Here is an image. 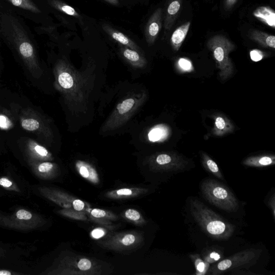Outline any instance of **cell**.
I'll return each instance as SVG.
<instances>
[{
    "mask_svg": "<svg viewBox=\"0 0 275 275\" xmlns=\"http://www.w3.org/2000/svg\"><path fill=\"white\" fill-rule=\"evenodd\" d=\"M190 212L195 220L210 237L226 240L233 235L235 226L223 219L200 201L191 199Z\"/></svg>",
    "mask_w": 275,
    "mask_h": 275,
    "instance_id": "cell-1",
    "label": "cell"
},
{
    "mask_svg": "<svg viewBox=\"0 0 275 275\" xmlns=\"http://www.w3.org/2000/svg\"><path fill=\"white\" fill-rule=\"evenodd\" d=\"M112 271V266L105 262L69 251L64 253L55 272L63 275H101Z\"/></svg>",
    "mask_w": 275,
    "mask_h": 275,
    "instance_id": "cell-2",
    "label": "cell"
},
{
    "mask_svg": "<svg viewBox=\"0 0 275 275\" xmlns=\"http://www.w3.org/2000/svg\"><path fill=\"white\" fill-rule=\"evenodd\" d=\"M10 23L11 42L31 74L40 77L42 71L33 44L20 24L12 20Z\"/></svg>",
    "mask_w": 275,
    "mask_h": 275,
    "instance_id": "cell-3",
    "label": "cell"
},
{
    "mask_svg": "<svg viewBox=\"0 0 275 275\" xmlns=\"http://www.w3.org/2000/svg\"><path fill=\"white\" fill-rule=\"evenodd\" d=\"M200 188L205 199L217 208L228 213L238 210L237 198L225 184L214 179L207 178L201 182Z\"/></svg>",
    "mask_w": 275,
    "mask_h": 275,
    "instance_id": "cell-4",
    "label": "cell"
},
{
    "mask_svg": "<svg viewBox=\"0 0 275 275\" xmlns=\"http://www.w3.org/2000/svg\"><path fill=\"white\" fill-rule=\"evenodd\" d=\"M208 47L213 53L220 78L222 81L227 80L234 72L233 63L229 55L234 50V45L225 37L217 35L210 38Z\"/></svg>",
    "mask_w": 275,
    "mask_h": 275,
    "instance_id": "cell-5",
    "label": "cell"
},
{
    "mask_svg": "<svg viewBox=\"0 0 275 275\" xmlns=\"http://www.w3.org/2000/svg\"><path fill=\"white\" fill-rule=\"evenodd\" d=\"M44 193L51 201L54 202L63 209H73L80 212H85L88 216L90 221L105 227L113 230L115 226L111 221L96 219L91 215L93 208L87 202L78 199L65 192L57 189H46Z\"/></svg>",
    "mask_w": 275,
    "mask_h": 275,
    "instance_id": "cell-6",
    "label": "cell"
},
{
    "mask_svg": "<svg viewBox=\"0 0 275 275\" xmlns=\"http://www.w3.org/2000/svg\"><path fill=\"white\" fill-rule=\"evenodd\" d=\"M261 249H247L222 260L209 268L208 274L219 275L238 269L251 267L257 263L262 253Z\"/></svg>",
    "mask_w": 275,
    "mask_h": 275,
    "instance_id": "cell-7",
    "label": "cell"
},
{
    "mask_svg": "<svg viewBox=\"0 0 275 275\" xmlns=\"http://www.w3.org/2000/svg\"><path fill=\"white\" fill-rule=\"evenodd\" d=\"M144 242L143 234L135 231L111 233L99 245L104 248L116 252L131 251L141 247Z\"/></svg>",
    "mask_w": 275,
    "mask_h": 275,
    "instance_id": "cell-8",
    "label": "cell"
},
{
    "mask_svg": "<svg viewBox=\"0 0 275 275\" xmlns=\"http://www.w3.org/2000/svg\"><path fill=\"white\" fill-rule=\"evenodd\" d=\"M187 164L183 157L174 152L160 153L152 157L149 162L152 170L160 172L180 171L184 169Z\"/></svg>",
    "mask_w": 275,
    "mask_h": 275,
    "instance_id": "cell-9",
    "label": "cell"
},
{
    "mask_svg": "<svg viewBox=\"0 0 275 275\" xmlns=\"http://www.w3.org/2000/svg\"><path fill=\"white\" fill-rule=\"evenodd\" d=\"M20 121L23 129L33 133L40 137H47L48 132L39 114L32 109L22 110L20 115Z\"/></svg>",
    "mask_w": 275,
    "mask_h": 275,
    "instance_id": "cell-10",
    "label": "cell"
},
{
    "mask_svg": "<svg viewBox=\"0 0 275 275\" xmlns=\"http://www.w3.org/2000/svg\"><path fill=\"white\" fill-rule=\"evenodd\" d=\"M148 192V189L142 187L123 188L108 191L105 193V196L110 200H123L141 196Z\"/></svg>",
    "mask_w": 275,
    "mask_h": 275,
    "instance_id": "cell-11",
    "label": "cell"
},
{
    "mask_svg": "<svg viewBox=\"0 0 275 275\" xmlns=\"http://www.w3.org/2000/svg\"><path fill=\"white\" fill-rule=\"evenodd\" d=\"M75 168L79 174L88 182L94 185L100 183L101 180L98 171L90 164L78 161L75 163Z\"/></svg>",
    "mask_w": 275,
    "mask_h": 275,
    "instance_id": "cell-12",
    "label": "cell"
},
{
    "mask_svg": "<svg viewBox=\"0 0 275 275\" xmlns=\"http://www.w3.org/2000/svg\"><path fill=\"white\" fill-rule=\"evenodd\" d=\"M23 147L25 151L32 157L42 160L49 159L51 158L48 150L44 146L37 143L31 138L23 140Z\"/></svg>",
    "mask_w": 275,
    "mask_h": 275,
    "instance_id": "cell-13",
    "label": "cell"
},
{
    "mask_svg": "<svg viewBox=\"0 0 275 275\" xmlns=\"http://www.w3.org/2000/svg\"><path fill=\"white\" fill-rule=\"evenodd\" d=\"M234 127L231 120L222 114L215 117L213 132L216 136H222L233 131Z\"/></svg>",
    "mask_w": 275,
    "mask_h": 275,
    "instance_id": "cell-14",
    "label": "cell"
},
{
    "mask_svg": "<svg viewBox=\"0 0 275 275\" xmlns=\"http://www.w3.org/2000/svg\"><path fill=\"white\" fill-rule=\"evenodd\" d=\"M275 164V156L274 155H263L249 157L243 162V165L248 167L263 168Z\"/></svg>",
    "mask_w": 275,
    "mask_h": 275,
    "instance_id": "cell-15",
    "label": "cell"
},
{
    "mask_svg": "<svg viewBox=\"0 0 275 275\" xmlns=\"http://www.w3.org/2000/svg\"><path fill=\"white\" fill-rule=\"evenodd\" d=\"M190 22H188L178 27L172 34L171 44L175 51H178L182 46L188 34L190 27Z\"/></svg>",
    "mask_w": 275,
    "mask_h": 275,
    "instance_id": "cell-16",
    "label": "cell"
},
{
    "mask_svg": "<svg viewBox=\"0 0 275 275\" xmlns=\"http://www.w3.org/2000/svg\"><path fill=\"white\" fill-rule=\"evenodd\" d=\"M253 15L273 28H275V12L268 7H260L253 12Z\"/></svg>",
    "mask_w": 275,
    "mask_h": 275,
    "instance_id": "cell-17",
    "label": "cell"
},
{
    "mask_svg": "<svg viewBox=\"0 0 275 275\" xmlns=\"http://www.w3.org/2000/svg\"><path fill=\"white\" fill-rule=\"evenodd\" d=\"M252 40L265 48L275 49V37L258 30H253L249 33Z\"/></svg>",
    "mask_w": 275,
    "mask_h": 275,
    "instance_id": "cell-18",
    "label": "cell"
},
{
    "mask_svg": "<svg viewBox=\"0 0 275 275\" xmlns=\"http://www.w3.org/2000/svg\"><path fill=\"white\" fill-rule=\"evenodd\" d=\"M202 163L203 167L210 173L223 180V176L216 163L213 161L206 153H201Z\"/></svg>",
    "mask_w": 275,
    "mask_h": 275,
    "instance_id": "cell-19",
    "label": "cell"
},
{
    "mask_svg": "<svg viewBox=\"0 0 275 275\" xmlns=\"http://www.w3.org/2000/svg\"><path fill=\"white\" fill-rule=\"evenodd\" d=\"M222 249H220V247H212L204 249L203 252V260L210 265L217 263L222 258Z\"/></svg>",
    "mask_w": 275,
    "mask_h": 275,
    "instance_id": "cell-20",
    "label": "cell"
},
{
    "mask_svg": "<svg viewBox=\"0 0 275 275\" xmlns=\"http://www.w3.org/2000/svg\"><path fill=\"white\" fill-rule=\"evenodd\" d=\"M122 216L125 220L134 225L142 226L146 224V221L143 216L137 210L127 209L122 214Z\"/></svg>",
    "mask_w": 275,
    "mask_h": 275,
    "instance_id": "cell-21",
    "label": "cell"
},
{
    "mask_svg": "<svg viewBox=\"0 0 275 275\" xmlns=\"http://www.w3.org/2000/svg\"><path fill=\"white\" fill-rule=\"evenodd\" d=\"M58 213L63 217L71 220L90 221L88 215L84 212L75 210L73 209H62L59 211Z\"/></svg>",
    "mask_w": 275,
    "mask_h": 275,
    "instance_id": "cell-22",
    "label": "cell"
},
{
    "mask_svg": "<svg viewBox=\"0 0 275 275\" xmlns=\"http://www.w3.org/2000/svg\"><path fill=\"white\" fill-rule=\"evenodd\" d=\"M190 257L195 265L196 275H205L208 273L210 264L205 262L199 254H191Z\"/></svg>",
    "mask_w": 275,
    "mask_h": 275,
    "instance_id": "cell-23",
    "label": "cell"
},
{
    "mask_svg": "<svg viewBox=\"0 0 275 275\" xmlns=\"http://www.w3.org/2000/svg\"><path fill=\"white\" fill-rule=\"evenodd\" d=\"M91 215L96 219H99L110 221H117L119 217L110 211H108L99 208H93Z\"/></svg>",
    "mask_w": 275,
    "mask_h": 275,
    "instance_id": "cell-24",
    "label": "cell"
},
{
    "mask_svg": "<svg viewBox=\"0 0 275 275\" xmlns=\"http://www.w3.org/2000/svg\"><path fill=\"white\" fill-rule=\"evenodd\" d=\"M16 7L38 13L40 10L32 0H8Z\"/></svg>",
    "mask_w": 275,
    "mask_h": 275,
    "instance_id": "cell-25",
    "label": "cell"
},
{
    "mask_svg": "<svg viewBox=\"0 0 275 275\" xmlns=\"http://www.w3.org/2000/svg\"><path fill=\"white\" fill-rule=\"evenodd\" d=\"M60 86L64 89L71 88L74 85V80L71 74L68 72H61L57 77Z\"/></svg>",
    "mask_w": 275,
    "mask_h": 275,
    "instance_id": "cell-26",
    "label": "cell"
},
{
    "mask_svg": "<svg viewBox=\"0 0 275 275\" xmlns=\"http://www.w3.org/2000/svg\"><path fill=\"white\" fill-rule=\"evenodd\" d=\"M37 169L41 173L48 176H54L57 169L56 166L53 163L44 162L38 166Z\"/></svg>",
    "mask_w": 275,
    "mask_h": 275,
    "instance_id": "cell-27",
    "label": "cell"
},
{
    "mask_svg": "<svg viewBox=\"0 0 275 275\" xmlns=\"http://www.w3.org/2000/svg\"><path fill=\"white\" fill-rule=\"evenodd\" d=\"M135 104V100L132 98L127 99L117 106V110L120 114H123L131 110Z\"/></svg>",
    "mask_w": 275,
    "mask_h": 275,
    "instance_id": "cell-28",
    "label": "cell"
},
{
    "mask_svg": "<svg viewBox=\"0 0 275 275\" xmlns=\"http://www.w3.org/2000/svg\"><path fill=\"white\" fill-rule=\"evenodd\" d=\"M181 8V1L180 0H174L171 2L168 8V14L170 17L174 16L176 17V14L178 13L179 10Z\"/></svg>",
    "mask_w": 275,
    "mask_h": 275,
    "instance_id": "cell-29",
    "label": "cell"
},
{
    "mask_svg": "<svg viewBox=\"0 0 275 275\" xmlns=\"http://www.w3.org/2000/svg\"><path fill=\"white\" fill-rule=\"evenodd\" d=\"M108 229L102 227L96 228L91 233L92 238L95 239H100L105 237L109 233Z\"/></svg>",
    "mask_w": 275,
    "mask_h": 275,
    "instance_id": "cell-30",
    "label": "cell"
},
{
    "mask_svg": "<svg viewBox=\"0 0 275 275\" xmlns=\"http://www.w3.org/2000/svg\"><path fill=\"white\" fill-rule=\"evenodd\" d=\"M159 127L155 128L150 131L149 134V138L151 142H155L158 141L162 137L163 132Z\"/></svg>",
    "mask_w": 275,
    "mask_h": 275,
    "instance_id": "cell-31",
    "label": "cell"
},
{
    "mask_svg": "<svg viewBox=\"0 0 275 275\" xmlns=\"http://www.w3.org/2000/svg\"><path fill=\"white\" fill-rule=\"evenodd\" d=\"M124 55L128 60L136 62L139 60L140 57L136 51L127 49L124 51Z\"/></svg>",
    "mask_w": 275,
    "mask_h": 275,
    "instance_id": "cell-32",
    "label": "cell"
},
{
    "mask_svg": "<svg viewBox=\"0 0 275 275\" xmlns=\"http://www.w3.org/2000/svg\"><path fill=\"white\" fill-rule=\"evenodd\" d=\"M250 56L251 59L255 62H258L264 58V54L258 50H254L251 51Z\"/></svg>",
    "mask_w": 275,
    "mask_h": 275,
    "instance_id": "cell-33",
    "label": "cell"
},
{
    "mask_svg": "<svg viewBox=\"0 0 275 275\" xmlns=\"http://www.w3.org/2000/svg\"><path fill=\"white\" fill-rule=\"evenodd\" d=\"M16 217L19 220H29L32 218V215L27 210H20L16 213Z\"/></svg>",
    "mask_w": 275,
    "mask_h": 275,
    "instance_id": "cell-34",
    "label": "cell"
},
{
    "mask_svg": "<svg viewBox=\"0 0 275 275\" xmlns=\"http://www.w3.org/2000/svg\"><path fill=\"white\" fill-rule=\"evenodd\" d=\"M112 37L115 40H116L124 45H127L129 43V40H128V38L126 37L123 34L113 33L112 34Z\"/></svg>",
    "mask_w": 275,
    "mask_h": 275,
    "instance_id": "cell-35",
    "label": "cell"
},
{
    "mask_svg": "<svg viewBox=\"0 0 275 275\" xmlns=\"http://www.w3.org/2000/svg\"><path fill=\"white\" fill-rule=\"evenodd\" d=\"M159 31V25L157 22H152L149 28V33L151 36H157Z\"/></svg>",
    "mask_w": 275,
    "mask_h": 275,
    "instance_id": "cell-36",
    "label": "cell"
},
{
    "mask_svg": "<svg viewBox=\"0 0 275 275\" xmlns=\"http://www.w3.org/2000/svg\"><path fill=\"white\" fill-rule=\"evenodd\" d=\"M178 63L181 68L184 70H189L192 67L191 62L187 59L182 58L179 60Z\"/></svg>",
    "mask_w": 275,
    "mask_h": 275,
    "instance_id": "cell-37",
    "label": "cell"
},
{
    "mask_svg": "<svg viewBox=\"0 0 275 275\" xmlns=\"http://www.w3.org/2000/svg\"><path fill=\"white\" fill-rule=\"evenodd\" d=\"M61 9L70 15H74L76 13L75 10L72 7L67 5L62 6Z\"/></svg>",
    "mask_w": 275,
    "mask_h": 275,
    "instance_id": "cell-38",
    "label": "cell"
},
{
    "mask_svg": "<svg viewBox=\"0 0 275 275\" xmlns=\"http://www.w3.org/2000/svg\"><path fill=\"white\" fill-rule=\"evenodd\" d=\"M12 183L7 178H2L0 179V185L4 188H9L11 186Z\"/></svg>",
    "mask_w": 275,
    "mask_h": 275,
    "instance_id": "cell-39",
    "label": "cell"
},
{
    "mask_svg": "<svg viewBox=\"0 0 275 275\" xmlns=\"http://www.w3.org/2000/svg\"><path fill=\"white\" fill-rule=\"evenodd\" d=\"M237 0H226V7L227 9H229L233 7Z\"/></svg>",
    "mask_w": 275,
    "mask_h": 275,
    "instance_id": "cell-40",
    "label": "cell"
},
{
    "mask_svg": "<svg viewBox=\"0 0 275 275\" xmlns=\"http://www.w3.org/2000/svg\"><path fill=\"white\" fill-rule=\"evenodd\" d=\"M270 207H272L271 209L273 211V216L275 217V196H273L272 199L270 201Z\"/></svg>",
    "mask_w": 275,
    "mask_h": 275,
    "instance_id": "cell-41",
    "label": "cell"
},
{
    "mask_svg": "<svg viewBox=\"0 0 275 275\" xmlns=\"http://www.w3.org/2000/svg\"><path fill=\"white\" fill-rule=\"evenodd\" d=\"M11 274V273H10L8 271H0V275H10Z\"/></svg>",
    "mask_w": 275,
    "mask_h": 275,
    "instance_id": "cell-42",
    "label": "cell"
}]
</instances>
